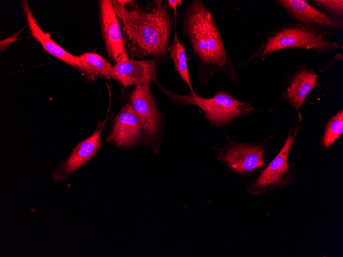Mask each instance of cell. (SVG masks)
<instances>
[{"label":"cell","mask_w":343,"mask_h":257,"mask_svg":"<svg viewBox=\"0 0 343 257\" xmlns=\"http://www.w3.org/2000/svg\"><path fill=\"white\" fill-rule=\"evenodd\" d=\"M167 51L174 63L175 70L189 87L190 92L193 95H196V93L193 89L188 72L185 46L176 34L173 37Z\"/></svg>","instance_id":"obj_16"},{"label":"cell","mask_w":343,"mask_h":257,"mask_svg":"<svg viewBox=\"0 0 343 257\" xmlns=\"http://www.w3.org/2000/svg\"><path fill=\"white\" fill-rule=\"evenodd\" d=\"M17 36H18L17 34H14L10 37L4 40L3 41H2L3 42V44H1V49H2V48H3L4 49L5 47H7L9 44H10L12 42L16 41L17 39Z\"/></svg>","instance_id":"obj_20"},{"label":"cell","mask_w":343,"mask_h":257,"mask_svg":"<svg viewBox=\"0 0 343 257\" xmlns=\"http://www.w3.org/2000/svg\"><path fill=\"white\" fill-rule=\"evenodd\" d=\"M21 6L31 35L50 55L63 62L77 68V56L69 53L52 40L48 33L44 32L37 24L36 19L26 1H21Z\"/></svg>","instance_id":"obj_14"},{"label":"cell","mask_w":343,"mask_h":257,"mask_svg":"<svg viewBox=\"0 0 343 257\" xmlns=\"http://www.w3.org/2000/svg\"><path fill=\"white\" fill-rule=\"evenodd\" d=\"M104 125H101L91 136L80 143L65 163L54 171L52 176L55 182L66 180L72 172L94 155L101 146L100 137Z\"/></svg>","instance_id":"obj_13"},{"label":"cell","mask_w":343,"mask_h":257,"mask_svg":"<svg viewBox=\"0 0 343 257\" xmlns=\"http://www.w3.org/2000/svg\"><path fill=\"white\" fill-rule=\"evenodd\" d=\"M295 48L321 53L342 49L343 47L311 27L295 21L288 22L270 30L258 49L241 64L239 68L255 60H264L276 52Z\"/></svg>","instance_id":"obj_3"},{"label":"cell","mask_w":343,"mask_h":257,"mask_svg":"<svg viewBox=\"0 0 343 257\" xmlns=\"http://www.w3.org/2000/svg\"><path fill=\"white\" fill-rule=\"evenodd\" d=\"M167 3L171 10H173L175 17H177V10L178 6H181L182 1L181 0H168Z\"/></svg>","instance_id":"obj_19"},{"label":"cell","mask_w":343,"mask_h":257,"mask_svg":"<svg viewBox=\"0 0 343 257\" xmlns=\"http://www.w3.org/2000/svg\"><path fill=\"white\" fill-rule=\"evenodd\" d=\"M294 21L311 27L328 38L343 31V22L328 15L304 0L274 1Z\"/></svg>","instance_id":"obj_7"},{"label":"cell","mask_w":343,"mask_h":257,"mask_svg":"<svg viewBox=\"0 0 343 257\" xmlns=\"http://www.w3.org/2000/svg\"><path fill=\"white\" fill-rule=\"evenodd\" d=\"M157 87L175 104L183 107L192 105L197 107L204 117L213 127H223L233 125L237 117L247 115L254 112L264 110L254 107L251 102L239 101L227 92L218 90L211 97H203L190 92L180 95L163 87L157 82Z\"/></svg>","instance_id":"obj_4"},{"label":"cell","mask_w":343,"mask_h":257,"mask_svg":"<svg viewBox=\"0 0 343 257\" xmlns=\"http://www.w3.org/2000/svg\"><path fill=\"white\" fill-rule=\"evenodd\" d=\"M158 63L154 58L135 60L130 58L126 52L119 62L111 66L109 76L124 87L131 85H150L152 83L156 84Z\"/></svg>","instance_id":"obj_9"},{"label":"cell","mask_w":343,"mask_h":257,"mask_svg":"<svg viewBox=\"0 0 343 257\" xmlns=\"http://www.w3.org/2000/svg\"><path fill=\"white\" fill-rule=\"evenodd\" d=\"M343 134V110L340 109L327 122L320 142L325 149H328Z\"/></svg>","instance_id":"obj_17"},{"label":"cell","mask_w":343,"mask_h":257,"mask_svg":"<svg viewBox=\"0 0 343 257\" xmlns=\"http://www.w3.org/2000/svg\"><path fill=\"white\" fill-rule=\"evenodd\" d=\"M98 6L102 37L109 58L116 63L127 52L122 29L112 1H99Z\"/></svg>","instance_id":"obj_11"},{"label":"cell","mask_w":343,"mask_h":257,"mask_svg":"<svg viewBox=\"0 0 343 257\" xmlns=\"http://www.w3.org/2000/svg\"><path fill=\"white\" fill-rule=\"evenodd\" d=\"M77 68L82 74L91 80L109 77L111 68L110 64L102 56L93 52H85L77 56Z\"/></svg>","instance_id":"obj_15"},{"label":"cell","mask_w":343,"mask_h":257,"mask_svg":"<svg viewBox=\"0 0 343 257\" xmlns=\"http://www.w3.org/2000/svg\"><path fill=\"white\" fill-rule=\"evenodd\" d=\"M112 2L130 57H151L159 63L166 61L174 24L166 1H151L143 9L134 1Z\"/></svg>","instance_id":"obj_1"},{"label":"cell","mask_w":343,"mask_h":257,"mask_svg":"<svg viewBox=\"0 0 343 257\" xmlns=\"http://www.w3.org/2000/svg\"><path fill=\"white\" fill-rule=\"evenodd\" d=\"M182 16V30L193 53L199 88L217 74L238 86L240 81L234 61L216 19L205 4L201 0H192L186 5Z\"/></svg>","instance_id":"obj_2"},{"label":"cell","mask_w":343,"mask_h":257,"mask_svg":"<svg viewBox=\"0 0 343 257\" xmlns=\"http://www.w3.org/2000/svg\"><path fill=\"white\" fill-rule=\"evenodd\" d=\"M143 135L142 125L130 104H127L116 116L106 142L121 147L138 144Z\"/></svg>","instance_id":"obj_12"},{"label":"cell","mask_w":343,"mask_h":257,"mask_svg":"<svg viewBox=\"0 0 343 257\" xmlns=\"http://www.w3.org/2000/svg\"><path fill=\"white\" fill-rule=\"evenodd\" d=\"M129 104L141 121L143 138L157 146L162 122L150 85L136 86L129 96Z\"/></svg>","instance_id":"obj_8"},{"label":"cell","mask_w":343,"mask_h":257,"mask_svg":"<svg viewBox=\"0 0 343 257\" xmlns=\"http://www.w3.org/2000/svg\"><path fill=\"white\" fill-rule=\"evenodd\" d=\"M313 3L329 16L343 22L342 0H314Z\"/></svg>","instance_id":"obj_18"},{"label":"cell","mask_w":343,"mask_h":257,"mask_svg":"<svg viewBox=\"0 0 343 257\" xmlns=\"http://www.w3.org/2000/svg\"><path fill=\"white\" fill-rule=\"evenodd\" d=\"M274 133L264 140L257 143H241L230 137L225 131L224 135L228 145L220 149L218 159L223 162L233 172L239 174H248L258 168L266 166L263 155L267 147L268 142Z\"/></svg>","instance_id":"obj_6"},{"label":"cell","mask_w":343,"mask_h":257,"mask_svg":"<svg viewBox=\"0 0 343 257\" xmlns=\"http://www.w3.org/2000/svg\"><path fill=\"white\" fill-rule=\"evenodd\" d=\"M318 75L304 65L297 67L285 76L284 90L280 100L285 101L298 114V122L303 120L302 110L309 93L315 88Z\"/></svg>","instance_id":"obj_10"},{"label":"cell","mask_w":343,"mask_h":257,"mask_svg":"<svg viewBox=\"0 0 343 257\" xmlns=\"http://www.w3.org/2000/svg\"><path fill=\"white\" fill-rule=\"evenodd\" d=\"M300 122L289 128L285 142L276 156L261 170L252 183L251 187L256 192L273 190L290 184L295 179V164H289V153L296 136L301 129Z\"/></svg>","instance_id":"obj_5"}]
</instances>
